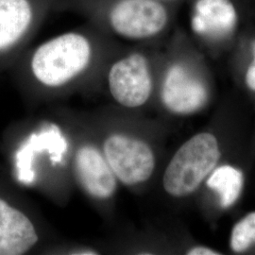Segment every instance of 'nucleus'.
I'll use <instances>...</instances> for the list:
<instances>
[{
    "label": "nucleus",
    "mask_w": 255,
    "mask_h": 255,
    "mask_svg": "<svg viewBox=\"0 0 255 255\" xmlns=\"http://www.w3.org/2000/svg\"><path fill=\"white\" fill-rule=\"evenodd\" d=\"M56 8L69 9L89 25L127 40L158 35L168 23V11L159 0H56Z\"/></svg>",
    "instance_id": "1"
},
{
    "label": "nucleus",
    "mask_w": 255,
    "mask_h": 255,
    "mask_svg": "<svg viewBox=\"0 0 255 255\" xmlns=\"http://www.w3.org/2000/svg\"><path fill=\"white\" fill-rule=\"evenodd\" d=\"M94 45L87 31L71 30L53 37L37 47L29 66L37 82L49 88L68 84L90 66Z\"/></svg>",
    "instance_id": "2"
},
{
    "label": "nucleus",
    "mask_w": 255,
    "mask_h": 255,
    "mask_svg": "<svg viewBox=\"0 0 255 255\" xmlns=\"http://www.w3.org/2000/svg\"><path fill=\"white\" fill-rule=\"evenodd\" d=\"M220 158L217 138L208 132L192 137L175 153L164 175V188L173 197L196 191Z\"/></svg>",
    "instance_id": "3"
},
{
    "label": "nucleus",
    "mask_w": 255,
    "mask_h": 255,
    "mask_svg": "<svg viewBox=\"0 0 255 255\" xmlns=\"http://www.w3.org/2000/svg\"><path fill=\"white\" fill-rule=\"evenodd\" d=\"M103 152L113 172L125 185L146 182L153 173V151L142 140L113 134L105 140Z\"/></svg>",
    "instance_id": "4"
},
{
    "label": "nucleus",
    "mask_w": 255,
    "mask_h": 255,
    "mask_svg": "<svg viewBox=\"0 0 255 255\" xmlns=\"http://www.w3.org/2000/svg\"><path fill=\"white\" fill-rule=\"evenodd\" d=\"M54 8L56 0H0V54L23 43Z\"/></svg>",
    "instance_id": "5"
},
{
    "label": "nucleus",
    "mask_w": 255,
    "mask_h": 255,
    "mask_svg": "<svg viewBox=\"0 0 255 255\" xmlns=\"http://www.w3.org/2000/svg\"><path fill=\"white\" fill-rule=\"evenodd\" d=\"M107 80L113 98L128 108L144 105L152 91L149 64L141 53H131L115 62Z\"/></svg>",
    "instance_id": "6"
},
{
    "label": "nucleus",
    "mask_w": 255,
    "mask_h": 255,
    "mask_svg": "<svg viewBox=\"0 0 255 255\" xmlns=\"http://www.w3.org/2000/svg\"><path fill=\"white\" fill-rule=\"evenodd\" d=\"M165 107L175 114L188 115L202 108L208 92L200 79L182 64H173L164 75L161 92Z\"/></svg>",
    "instance_id": "7"
},
{
    "label": "nucleus",
    "mask_w": 255,
    "mask_h": 255,
    "mask_svg": "<svg viewBox=\"0 0 255 255\" xmlns=\"http://www.w3.org/2000/svg\"><path fill=\"white\" fill-rule=\"evenodd\" d=\"M75 170L82 188L93 198L107 200L117 190V177L104 154L95 146H83L77 151Z\"/></svg>",
    "instance_id": "8"
},
{
    "label": "nucleus",
    "mask_w": 255,
    "mask_h": 255,
    "mask_svg": "<svg viewBox=\"0 0 255 255\" xmlns=\"http://www.w3.org/2000/svg\"><path fill=\"white\" fill-rule=\"evenodd\" d=\"M38 242L31 221L0 199V255L26 254Z\"/></svg>",
    "instance_id": "9"
},
{
    "label": "nucleus",
    "mask_w": 255,
    "mask_h": 255,
    "mask_svg": "<svg viewBox=\"0 0 255 255\" xmlns=\"http://www.w3.org/2000/svg\"><path fill=\"white\" fill-rule=\"evenodd\" d=\"M237 10L230 0H198L192 27L199 34L222 37L237 25Z\"/></svg>",
    "instance_id": "10"
},
{
    "label": "nucleus",
    "mask_w": 255,
    "mask_h": 255,
    "mask_svg": "<svg viewBox=\"0 0 255 255\" xmlns=\"http://www.w3.org/2000/svg\"><path fill=\"white\" fill-rule=\"evenodd\" d=\"M243 182V174L239 169L231 165H222L212 171L207 185L218 193L220 205L223 208H228L240 197Z\"/></svg>",
    "instance_id": "11"
},
{
    "label": "nucleus",
    "mask_w": 255,
    "mask_h": 255,
    "mask_svg": "<svg viewBox=\"0 0 255 255\" xmlns=\"http://www.w3.org/2000/svg\"><path fill=\"white\" fill-rule=\"evenodd\" d=\"M255 244V212L238 221L232 232L231 248L236 253H242Z\"/></svg>",
    "instance_id": "12"
},
{
    "label": "nucleus",
    "mask_w": 255,
    "mask_h": 255,
    "mask_svg": "<svg viewBox=\"0 0 255 255\" xmlns=\"http://www.w3.org/2000/svg\"><path fill=\"white\" fill-rule=\"evenodd\" d=\"M253 53H254V62L248 68L246 74L247 85L255 91V41L253 44Z\"/></svg>",
    "instance_id": "13"
},
{
    "label": "nucleus",
    "mask_w": 255,
    "mask_h": 255,
    "mask_svg": "<svg viewBox=\"0 0 255 255\" xmlns=\"http://www.w3.org/2000/svg\"><path fill=\"white\" fill-rule=\"evenodd\" d=\"M188 255H220L218 252L211 250L209 248H205V247H197V248H193L188 253Z\"/></svg>",
    "instance_id": "14"
},
{
    "label": "nucleus",
    "mask_w": 255,
    "mask_h": 255,
    "mask_svg": "<svg viewBox=\"0 0 255 255\" xmlns=\"http://www.w3.org/2000/svg\"><path fill=\"white\" fill-rule=\"evenodd\" d=\"M75 255H98V253L94 252V251H81Z\"/></svg>",
    "instance_id": "15"
},
{
    "label": "nucleus",
    "mask_w": 255,
    "mask_h": 255,
    "mask_svg": "<svg viewBox=\"0 0 255 255\" xmlns=\"http://www.w3.org/2000/svg\"><path fill=\"white\" fill-rule=\"evenodd\" d=\"M159 1H160V0H159Z\"/></svg>",
    "instance_id": "16"
}]
</instances>
